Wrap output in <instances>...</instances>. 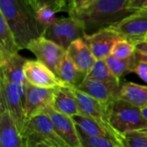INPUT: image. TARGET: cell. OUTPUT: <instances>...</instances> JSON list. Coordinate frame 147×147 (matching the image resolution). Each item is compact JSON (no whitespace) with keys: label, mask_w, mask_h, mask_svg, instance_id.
Segmentation results:
<instances>
[{"label":"cell","mask_w":147,"mask_h":147,"mask_svg":"<svg viewBox=\"0 0 147 147\" xmlns=\"http://www.w3.org/2000/svg\"><path fill=\"white\" fill-rule=\"evenodd\" d=\"M0 14L12 30L21 50L46 33L47 28L37 21L34 9L23 0H0Z\"/></svg>","instance_id":"cell-1"},{"label":"cell","mask_w":147,"mask_h":147,"mask_svg":"<svg viewBox=\"0 0 147 147\" xmlns=\"http://www.w3.org/2000/svg\"><path fill=\"white\" fill-rule=\"evenodd\" d=\"M127 0H96L83 10L71 15L83 24L85 35L108 28L135 11L126 7Z\"/></svg>","instance_id":"cell-2"},{"label":"cell","mask_w":147,"mask_h":147,"mask_svg":"<svg viewBox=\"0 0 147 147\" xmlns=\"http://www.w3.org/2000/svg\"><path fill=\"white\" fill-rule=\"evenodd\" d=\"M110 124L119 134L144 131L147 132V121L141 109L122 99L116 98L107 105Z\"/></svg>","instance_id":"cell-3"},{"label":"cell","mask_w":147,"mask_h":147,"mask_svg":"<svg viewBox=\"0 0 147 147\" xmlns=\"http://www.w3.org/2000/svg\"><path fill=\"white\" fill-rule=\"evenodd\" d=\"M22 137L25 145L44 142L55 147H70L59 137L50 117L45 112L27 121Z\"/></svg>","instance_id":"cell-4"},{"label":"cell","mask_w":147,"mask_h":147,"mask_svg":"<svg viewBox=\"0 0 147 147\" xmlns=\"http://www.w3.org/2000/svg\"><path fill=\"white\" fill-rule=\"evenodd\" d=\"M71 88L78 100L81 115H85L96 121L102 128H104L112 136H114L121 146L125 147L123 136L117 131H115L109 122L107 112V105L94 99L84 92L78 90L75 87Z\"/></svg>","instance_id":"cell-5"},{"label":"cell","mask_w":147,"mask_h":147,"mask_svg":"<svg viewBox=\"0 0 147 147\" xmlns=\"http://www.w3.org/2000/svg\"><path fill=\"white\" fill-rule=\"evenodd\" d=\"M44 36L66 51L73 41L84 39L85 32L80 21L69 16L58 18L53 24L47 28Z\"/></svg>","instance_id":"cell-6"},{"label":"cell","mask_w":147,"mask_h":147,"mask_svg":"<svg viewBox=\"0 0 147 147\" xmlns=\"http://www.w3.org/2000/svg\"><path fill=\"white\" fill-rule=\"evenodd\" d=\"M28 61L18 53H11L0 47V78H5L17 85L19 94L26 102V90L28 82L26 80L23 68Z\"/></svg>","instance_id":"cell-7"},{"label":"cell","mask_w":147,"mask_h":147,"mask_svg":"<svg viewBox=\"0 0 147 147\" xmlns=\"http://www.w3.org/2000/svg\"><path fill=\"white\" fill-rule=\"evenodd\" d=\"M121 39L133 45L146 41L147 37V9L137 10L118 23L109 27Z\"/></svg>","instance_id":"cell-8"},{"label":"cell","mask_w":147,"mask_h":147,"mask_svg":"<svg viewBox=\"0 0 147 147\" xmlns=\"http://www.w3.org/2000/svg\"><path fill=\"white\" fill-rule=\"evenodd\" d=\"M26 49L31 51L37 58V60L47 65L55 74H57L59 65L66 54V51L64 48L45 36L33 40Z\"/></svg>","instance_id":"cell-9"},{"label":"cell","mask_w":147,"mask_h":147,"mask_svg":"<svg viewBox=\"0 0 147 147\" xmlns=\"http://www.w3.org/2000/svg\"><path fill=\"white\" fill-rule=\"evenodd\" d=\"M0 92L5 98L7 107L17 131L22 135L27 124V117L25 104L19 94L17 85L5 78H0Z\"/></svg>","instance_id":"cell-10"},{"label":"cell","mask_w":147,"mask_h":147,"mask_svg":"<svg viewBox=\"0 0 147 147\" xmlns=\"http://www.w3.org/2000/svg\"><path fill=\"white\" fill-rule=\"evenodd\" d=\"M23 71L27 82L32 85L49 89H55L62 86L68 87L51 69L39 60L28 59L24 65Z\"/></svg>","instance_id":"cell-11"},{"label":"cell","mask_w":147,"mask_h":147,"mask_svg":"<svg viewBox=\"0 0 147 147\" xmlns=\"http://www.w3.org/2000/svg\"><path fill=\"white\" fill-rule=\"evenodd\" d=\"M55 89L41 88L28 83L26 90L25 112L27 121L41 113L53 104Z\"/></svg>","instance_id":"cell-12"},{"label":"cell","mask_w":147,"mask_h":147,"mask_svg":"<svg viewBox=\"0 0 147 147\" xmlns=\"http://www.w3.org/2000/svg\"><path fill=\"white\" fill-rule=\"evenodd\" d=\"M0 147H25L22 135L10 115L3 95L0 92Z\"/></svg>","instance_id":"cell-13"},{"label":"cell","mask_w":147,"mask_h":147,"mask_svg":"<svg viewBox=\"0 0 147 147\" xmlns=\"http://www.w3.org/2000/svg\"><path fill=\"white\" fill-rule=\"evenodd\" d=\"M120 36L111 28L101 29L92 34L85 35L84 42L96 59H106L111 55L112 49Z\"/></svg>","instance_id":"cell-14"},{"label":"cell","mask_w":147,"mask_h":147,"mask_svg":"<svg viewBox=\"0 0 147 147\" xmlns=\"http://www.w3.org/2000/svg\"><path fill=\"white\" fill-rule=\"evenodd\" d=\"M120 86V81L104 82L84 79L78 86L76 87V89L84 92L102 103L108 105L113 100L118 98Z\"/></svg>","instance_id":"cell-15"},{"label":"cell","mask_w":147,"mask_h":147,"mask_svg":"<svg viewBox=\"0 0 147 147\" xmlns=\"http://www.w3.org/2000/svg\"><path fill=\"white\" fill-rule=\"evenodd\" d=\"M45 113H47L50 117L59 137L69 146L82 147L77 126L71 116L57 112L52 105L45 110Z\"/></svg>","instance_id":"cell-16"},{"label":"cell","mask_w":147,"mask_h":147,"mask_svg":"<svg viewBox=\"0 0 147 147\" xmlns=\"http://www.w3.org/2000/svg\"><path fill=\"white\" fill-rule=\"evenodd\" d=\"M66 54L77 68L84 74H87L91 70L96 61L84 39L73 41L66 50Z\"/></svg>","instance_id":"cell-17"},{"label":"cell","mask_w":147,"mask_h":147,"mask_svg":"<svg viewBox=\"0 0 147 147\" xmlns=\"http://www.w3.org/2000/svg\"><path fill=\"white\" fill-rule=\"evenodd\" d=\"M52 107L57 112L71 117L81 115L78 100L71 87L56 88Z\"/></svg>","instance_id":"cell-18"},{"label":"cell","mask_w":147,"mask_h":147,"mask_svg":"<svg viewBox=\"0 0 147 147\" xmlns=\"http://www.w3.org/2000/svg\"><path fill=\"white\" fill-rule=\"evenodd\" d=\"M118 98L140 109L147 107V86L132 82L123 83L120 86Z\"/></svg>","instance_id":"cell-19"},{"label":"cell","mask_w":147,"mask_h":147,"mask_svg":"<svg viewBox=\"0 0 147 147\" xmlns=\"http://www.w3.org/2000/svg\"><path fill=\"white\" fill-rule=\"evenodd\" d=\"M56 75L66 86L75 88L78 86L86 77V74L77 68L67 54H65L63 59Z\"/></svg>","instance_id":"cell-20"},{"label":"cell","mask_w":147,"mask_h":147,"mask_svg":"<svg viewBox=\"0 0 147 147\" xmlns=\"http://www.w3.org/2000/svg\"><path fill=\"white\" fill-rule=\"evenodd\" d=\"M71 118L73 121L75 122L76 126L82 132H84L86 135L91 136V137H99V138L107 139L117 144L119 146L122 147L114 136H112L109 132H107L104 128H102L94 120L83 115H77L72 116Z\"/></svg>","instance_id":"cell-21"},{"label":"cell","mask_w":147,"mask_h":147,"mask_svg":"<svg viewBox=\"0 0 147 147\" xmlns=\"http://www.w3.org/2000/svg\"><path fill=\"white\" fill-rule=\"evenodd\" d=\"M104 60L106 61L113 75L118 79H120V78L127 72H133V70L138 62L136 53H134V55H132L127 59H117L110 55Z\"/></svg>","instance_id":"cell-22"},{"label":"cell","mask_w":147,"mask_h":147,"mask_svg":"<svg viewBox=\"0 0 147 147\" xmlns=\"http://www.w3.org/2000/svg\"><path fill=\"white\" fill-rule=\"evenodd\" d=\"M0 47L9 53H18L21 50L18 47L15 35L6 22L4 17L0 14Z\"/></svg>","instance_id":"cell-23"},{"label":"cell","mask_w":147,"mask_h":147,"mask_svg":"<svg viewBox=\"0 0 147 147\" xmlns=\"http://www.w3.org/2000/svg\"><path fill=\"white\" fill-rule=\"evenodd\" d=\"M84 79H91V80L104 81V82L120 81V79L116 78L113 75L106 61L103 59H97L96 61L91 70L86 74Z\"/></svg>","instance_id":"cell-24"},{"label":"cell","mask_w":147,"mask_h":147,"mask_svg":"<svg viewBox=\"0 0 147 147\" xmlns=\"http://www.w3.org/2000/svg\"><path fill=\"white\" fill-rule=\"evenodd\" d=\"M26 3L36 12L43 6H49L56 12H68L67 0H26Z\"/></svg>","instance_id":"cell-25"},{"label":"cell","mask_w":147,"mask_h":147,"mask_svg":"<svg viewBox=\"0 0 147 147\" xmlns=\"http://www.w3.org/2000/svg\"><path fill=\"white\" fill-rule=\"evenodd\" d=\"M77 129L82 147H121L109 140L99 137L88 136L84 132H82L78 127Z\"/></svg>","instance_id":"cell-26"},{"label":"cell","mask_w":147,"mask_h":147,"mask_svg":"<svg viewBox=\"0 0 147 147\" xmlns=\"http://www.w3.org/2000/svg\"><path fill=\"white\" fill-rule=\"evenodd\" d=\"M136 52L135 46L129 41L120 38L115 44L111 55L117 59H127L134 55Z\"/></svg>","instance_id":"cell-27"},{"label":"cell","mask_w":147,"mask_h":147,"mask_svg":"<svg viewBox=\"0 0 147 147\" xmlns=\"http://www.w3.org/2000/svg\"><path fill=\"white\" fill-rule=\"evenodd\" d=\"M122 136L125 147H147V132H130Z\"/></svg>","instance_id":"cell-28"},{"label":"cell","mask_w":147,"mask_h":147,"mask_svg":"<svg viewBox=\"0 0 147 147\" xmlns=\"http://www.w3.org/2000/svg\"><path fill=\"white\" fill-rule=\"evenodd\" d=\"M56 11L49 6H43L35 12L37 21L46 28L53 24L57 20Z\"/></svg>","instance_id":"cell-29"},{"label":"cell","mask_w":147,"mask_h":147,"mask_svg":"<svg viewBox=\"0 0 147 147\" xmlns=\"http://www.w3.org/2000/svg\"><path fill=\"white\" fill-rule=\"evenodd\" d=\"M67 1H68V14L69 16H71L87 8L96 0H67Z\"/></svg>","instance_id":"cell-30"},{"label":"cell","mask_w":147,"mask_h":147,"mask_svg":"<svg viewBox=\"0 0 147 147\" xmlns=\"http://www.w3.org/2000/svg\"><path fill=\"white\" fill-rule=\"evenodd\" d=\"M133 72L136 73L141 79H143L147 84V63L144 61L138 60L136 65L134 66Z\"/></svg>","instance_id":"cell-31"},{"label":"cell","mask_w":147,"mask_h":147,"mask_svg":"<svg viewBox=\"0 0 147 147\" xmlns=\"http://www.w3.org/2000/svg\"><path fill=\"white\" fill-rule=\"evenodd\" d=\"M147 2V0H127L126 7L127 9L132 11H137L142 9L143 5Z\"/></svg>","instance_id":"cell-32"},{"label":"cell","mask_w":147,"mask_h":147,"mask_svg":"<svg viewBox=\"0 0 147 147\" xmlns=\"http://www.w3.org/2000/svg\"><path fill=\"white\" fill-rule=\"evenodd\" d=\"M136 52L147 56V41H143L135 46Z\"/></svg>","instance_id":"cell-33"},{"label":"cell","mask_w":147,"mask_h":147,"mask_svg":"<svg viewBox=\"0 0 147 147\" xmlns=\"http://www.w3.org/2000/svg\"><path fill=\"white\" fill-rule=\"evenodd\" d=\"M25 147H55L50 144L44 143V142H36V143H32V144H28L25 145Z\"/></svg>","instance_id":"cell-34"},{"label":"cell","mask_w":147,"mask_h":147,"mask_svg":"<svg viewBox=\"0 0 147 147\" xmlns=\"http://www.w3.org/2000/svg\"><path fill=\"white\" fill-rule=\"evenodd\" d=\"M136 53V57H137V59L138 60H140V61H144V62H146L147 63V56L144 55V54H141L138 52L135 53Z\"/></svg>","instance_id":"cell-35"},{"label":"cell","mask_w":147,"mask_h":147,"mask_svg":"<svg viewBox=\"0 0 147 147\" xmlns=\"http://www.w3.org/2000/svg\"><path fill=\"white\" fill-rule=\"evenodd\" d=\"M141 112H142V115H144V117L146 119L147 121V107L142 108V109H141Z\"/></svg>","instance_id":"cell-36"},{"label":"cell","mask_w":147,"mask_h":147,"mask_svg":"<svg viewBox=\"0 0 147 147\" xmlns=\"http://www.w3.org/2000/svg\"><path fill=\"white\" fill-rule=\"evenodd\" d=\"M146 41H147V37H146Z\"/></svg>","instance_id":"cell-37"},{"label":"cell","mask_w":147,"mask_h":147,"mask_svg":"<svg viewBox=\"0 0 147 147\" xmlns=\"http://www.w3.org/2000/svg\"><path fill=\"white\" fill-rule=\"evenodd\" d=\"M23 1H24V2H26V0H23Z\"/></svg>","instance_id":"cell-38"}]
</instances>
